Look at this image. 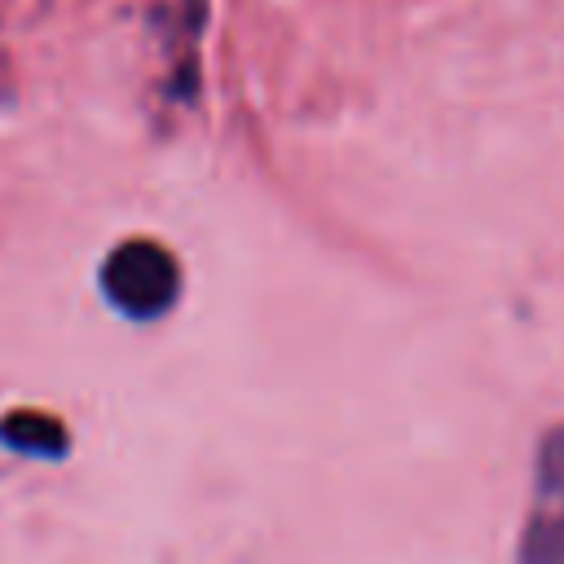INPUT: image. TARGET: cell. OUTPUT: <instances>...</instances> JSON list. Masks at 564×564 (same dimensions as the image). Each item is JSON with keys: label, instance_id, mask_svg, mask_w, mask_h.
Listing matches in <instances>:
<instances>
[{"label": "cell", "instance_id": "obj_2", "mask_svg": "<svg viewBox=\"0 0 564 564\" xmlns=\"http://www.w3.org/2000/svg\"><path fill=\"white\" fill-rule=\"evenodd\" d=\"M520 555L533 564H564V427H555L538 449L533 507Z\"/></svg>", "mask_w": 564, "mask_h": 564}, {"label": "cell", "instance_id": "obj_1", "mask_svg": "<svg viewBox=\"0 0 564 564\" xmlns=\"http://www.w3.org/2000/svg\"><path fill=\"white\" fill-rule=\"evenodd\" d=\"M101 291L106 300L137 322L163 317L181 295V269L167 247L154 238H128L119 242L101 264Z\"/></svg>", "mask_w": 564, "mask_h": 564}, {"label": "cell", "instance_id": "obj_3", "mask_svg": "<svg viewBox=\"0 0 564 564\" xmlns=\"http://www.w3.org/2000/svg\"><path fill=\"white\" fill-rule=\"evenodd\" d=\"M0 441L26 458H62L66 454V427L53 414L13 410L0 419Z\"/></svg>", "mask_w": 564, "mask_h": 564}]
</instances>
